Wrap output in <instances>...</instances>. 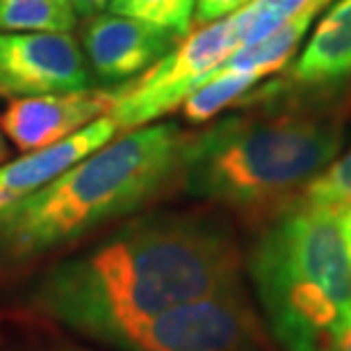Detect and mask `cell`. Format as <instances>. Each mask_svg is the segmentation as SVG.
I'll return each mask as SVG.
<instances>
[{
    "mask_svg": "<svg viewBox=\"0 0 351 351\" xmlns=\"http://www.w3.org/2000/svg\"><path fill=\"white\" fill-rule=\"evenodd\" d=\"M240 285V244L221 217L151 213L51 265L32 301L46 317L103 342L119 328Z\"/></svg>",
    "mask_w": 351,
    "mask_h": 351,
    "instance_id": "obj_1",
    "label": "cell"
},
{
    "mask_svg": "<svg viewBox=\"0 0 351 351\" xmlns=\"http://www.w3.org/2000/svg\"><path fill=\"white\" fill-rule=\"evenodd\" d=\"M349 91L347 80L251 91L244 103L256 110L185 135L176 173L182 189L237 213L274 215L338 158Z\"/></svg>",
    "mask_w": 351,
    "mask_h": 351,
    "instance_id": "obj_2",
    "label": "cell"
},
{
    "mask_svg": "<svg viewBox=\"0 0 351 351\" xmlns=\"http://www.w3.org/2000/svg\"><path fill=\"white\" fill-rule=\"evenodd\" d=\"M347 203L297 196L251 242L247 269L265 324L283 351H328L351 328Z\"/></svg>",
    "mask_w": 351,
    "mask_h": 351,
    "instance_id": "obj_3",
    "label": "cell"
},
{
    "mask_svg": "<svg viewBox=\"0 0 351 351\" xmlns=\"http://www.w3.org/2000/svg\"><path fill=\"white\" fill-rule=\"evenodd\" d=\"M182 142L173 123H149L82 158L0 213V258L23 261L64 247L146 206L178 173Z\"/></svg>",
    "mask_w": 351,
    "mask_h": 351,
    "instance_id": "obj_4",
    "label": "cell"
},
{
    "mask_svg": "<svg viewBox=\"0 0 351 351\" xmlns=\"http://www.w3.org/2000/svg\"><path fill=\"white\" fill-rule=\"evenodd\" d=\"M240 34L242 25L237 14L196 27L142 75L132 78L123 89H117V101L110 110L117 128H142L180 108L185 98L213 80L228 55L240 48Z\"/></svg>",
    "mask_w": 351,
    "mask_h": 351,
    "instance_id": "obj_5",
    "label": "cell"
},
{
    "mask_svg": "<svg viewBox=\"0 0 351 351\" xmlns=\"http://www.w3.org/2000/svg\"><path fill=\"white\" fill-rule=\"evenodd\" d=\"M103 345L119 351H265V338L240 285L119 328Z\"/></svg>",
    "mask_w": 351,
    "mask_h": 351,
    "instance_id": "obj_6",
    "label": "cell"
},
{
    "mask_svg": "<svg viewBox=\"0 0 351 351\" xmlns=\"http://www.w3.org/2000/svg\"><path fill=\"white\" fill-rule=\"evenodd\" d=\"M89 85L85 53L69 32H0V94H69Z\"/></svg>",
    "mask_w": 351,
    "mask_h": 351,
    "instance_id": "obj_7",
    "label": "cell"
},
{
    "mask_svg": "<svg viewBox=\"0 0 351 351\" xmlns=\"http://www.w3.org/2000/svg\"><path fill=\"white\" fill-rule=\"evenodd\" d=\"M117 91H69V94L19 96L5 105L0 128L19 151L30 153L64 142L91 121L110 114Z\"/></svg>",
    "mask_w": 351,
    "mask_h": 351,
    "instance_id": "obj_8",
    "label": "cell"
},
{
    "mask_svg": "<svg viewBox=\"0 0 351 351\" xmlns=\"http://www.w3.org/2000/svg\"><path fill=\"white\" fill-rule=\"evenodd\" d=\"M180 37L144 21L119 16V14H96L82 27L80 48L91 71L101 82L132 80L165 58L178 44Z\"/></svg>",
    "mask_w": 351,
    "mask_h": 351,
    "instance_id": "obj_9",
    "label": "cell"
},
{
    "mask_svg": "<svg viewBox=\"0 0 351 351\" xmlns=\"http://www.w3.org/2000/svg\"><path fill=\"white\" fill-rule=\"evenodd\" d=\"M117 123L110 114L91 121L87 128L46 149L23 153L7 165H0V213L16 206L25 196L39 192L60 173L71 169L82 158L103 149L117 135Z\"/></svg>",
    "mask_w": 351,
    "mask_h": 351,
    "instance_id": "obj_10",
    "label": "cell"
},
{
    "mask_svg": "<svg viewBox=\"0 0 351 351\" xmlns=\"http://www.w3.org/2000/svg\"><path fill=\"white\" fill-rule=\"evenodd\" d=\"M351 75V0H338L319 21L292 69L294 85H333Z\"/></svg>",
    "mask_w": 351,
    "mask_h": 351,
    "instance_id": "obj_11",
    "label": "cell"
},
{
    "mask_svg": "<svg viewBox=\"0 0 351 351\" xmlns=\"http://www.w3.org/2000/svg\"><path fill=\"white\" fill-rule=\"evenodd\" d=\"M324 7L322 0H311L297 16H292L287 23H283L278 30L267 34L258 44L242 46L228 55V60L217 69L215 75L219 73H254L258 78H265L269 73H276L278 69L285 66L290 60L292 51L304 39L306 30L311 27L313 19L317 16L319 10ZM213 75V78H215Z\"/></svg>",
    "mask_w": 351,
    "mask_h": 351,
    "instance_id": "obj_12",
    "label": "cell"
},
{
    "mask_svg": "<svg viewBox=\"0 0 351 351\" xmlns=\"http://www.w3.org/2000/svg\"><path fill=\"white\" fill-rule=\"evenodd\" d=\"M75 16L69 0H0V32H71Z\"/></svg>",
    "mask_w": 351,
    "mask_h": 351,
    "instance_id": "obj_13",
    "label": "cell"
},
{
    "mask_svg": "<svg viewBox=\"0 0 351 351\" xmlns=\"http://www.w3.org/2000/svg\"><path fill=\"white\" fill-rule=\"evenodd\" d=\"M261 80L254 73H219L206 85L192 91L182 103V117L189 123H206L226 108H233L251 94V87Z\"/></svg>",
    "mask_w": 351,
    "mask_h": 351,
    "instance_id": "obj_14",
    "label": "cell"
},
{
    "mask_svg": "<svg viewBox=\"0 0 351 351\" xmlns=\"http://www.w3.org/2000/svg\"><path fill=\"white\" fill-rule=\"evenodd\" d=\"M196 0H110V14L151 23L185 37L194 19Z\"/></svg>",
    "mask_w": 351,
    "mask_h": 351,
    "instance_id": "obj_15",
    "label": "cell"
},
{
    "mask_svg": "<svg viewBox=\"0 0 351 351\" xmlns=\"http://www.w3.org/2000/svg\"><path fill=\"white\" fill-rule=\"evenodd\" d=\"M308 3L311 0H254L251 5L237 12L242 25L240 48L258 44L267 34L287 23L292 16H297Z\"/></svg>",
    "mask_w": 351,
    "mask_h": 351,
    "instance_id": "obj_16",
    "label": "cell"
},
{
    "mask_svg": "<svg viewBox=\"0 0 351 351\" xmlns=\"http://www.w3.org/2000/svg\"><path fill=\"white\" fill-rule=\"evenodd\" d=\"M304 199L317 203H347L351 201V149L304 189Z\"/></svg>",
    "mask_w": 351,
    "mask_h": 351,
    "instance_id": "obj_17",
    "label": "cell"
},
{
    "mask_svg": "<svg viewBox=\"0 0 351 351\" xmlns=\"http://www.w3.org/2000/svg\"><path fill=\"white\" fill-rule=\"evenodd\" d=\"M254 0H196L194 5V19L199 25L217 23L221 19H228L251 5Z\"/></svg>",
    "mask_w": 351,
    "mask_h": 351,
    "instance_id": "obj_18",
    "label": "cell"
},
{
    "mask_svg": "<svg viewBox=\"0 0 351 351\" xmlns=\"http://www.w3.org/2000/svg\"><path fill=\"white\" fill-rule=\"evenodd\" d=\"M71 7L75 10V14H80V16H96V14H101L105 7L110 5V0H69Z\"/></svg>",
    "mask_w": 351,
    "mask_h": 351,
    "instance_id": "obj_19",
    "label": "cell"
},
{
    "mask_svg": "<svg viewBox=\"0 0 351 351\" xmlns=\"http://www.w3.org/2000/svg\"><path fill=\"white\" fill-rule=\"evenodd\" d=\"M328 351H351V328H349V331L342 333L340 338L333 342L331 349H328Z\"/></svg>",
    "mask_w": 351,
    "mask_h": 351,
    "instance_id": "obj_20",
    "label": "cell"
},
{
    "mask_svg": "<svg viewBox=\"0 0 351 351\" xmlns=\"http://www.w3.org/2000/svg\"><path fill=\"white\" fill-rule=\"evenodd\" d=\"M345 233H347V247L351 258V201H347V210H345Z\"/></svg>",
    "mask_w": 351,
    "mask_h": 351,
    "instance_id": "obj_21",
    "label": "cell"
},
{
    "mask_svg": "<svg viewBox=\"0 0 351 351\" xmlns=\"http://www.w3.org/2000/svg\"><path fill=\"white\" fill-rule=\"evenodd\" d=\"M7 158H10V146H7L5 132H3V128H0V165H3Z\"/></svg>",
    "mask_w": 351,
    "mask_h": 351,
    "instance_id": "obj_22",
    "label": "cell"
},
{
    "mask_svg": "<svg viewBox=\"0 0 351 351\" xmlns=\"http://www.w3.org/2000/svg\"><path fill=\"white\" fill-rule=\"evenodd\" d=\"M322 3H324V5H328V3H331V0H322Z\"/></svg>",
    "mask_w": 351,
    "mask_h": 351,
    "instance_id": "obj_23",
    "label": "cell"
}]
</instances>
